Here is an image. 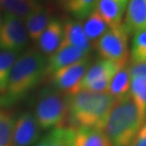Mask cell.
<instances>
[{
	"label": "cell",
	"instance_id": "1",
	"mask_svg": "<svg viewBox=\"0 0 146 146\" xmlns=\"http://www.w3.org/2000/svg\"><path fill=\"white\" fill-rule=\"evenodd\" d=\"M46 58L39 50L29 49L16 58L9 76L7 89L0 95V107L21 102L43 79Z\"/></svg>",
	"mask_w": 146,
	"mask_h": 146
},
{
	"label": "cell",
	"instance_id": "2",
	"mask_svg": "<svg viewBox=\"0 0 146 146\" xmlns=\"http://www.w3.org/2000/svg\"><path fill=\"white\" fill-rule=\"evenodd\" d=\"M67 123L74 129L91 127L103 130L115 99L108 92L79 91L66 95Z\"/></svg>",
	"mask_w": 146,
	"mask_h": 146
},
{
	"label": "cell",
	"instance_id": "3",
	"mask_svg": "<svg viewBox=\"0 0 146 146\" xmlns=\"http://www.w3.org/2000/svg\"><path fill=\"white\" fill-rule=\"evenodd\" d=\"M145 119L129 94L116 99L106 123L103 132L112 146H129Z\"/></svg>",
	"mask_w": 146,
	"mask_h": 146
},
{
	"label": "cell",
	"instance_id": "4",
	"mask_svg": "<svg viewBox=\"0 0 146 146\" xmlns=\"http://www.w3.org/2000/svg\"><path fill=\"white\" fill-rule=\"evenodd\" d=\"M34 116L41 130L63 127L67 122L66 95L53 87L42 90L37 101Z\"/></svg>",
	"mask_w": 146,
	"mask_h": 146
},
{
	"label": "cell",
	"instance_id": "5",
	"mask_svg": "<svg viewBox=\"0 0 146 146\" xmlns=\"http://www.w3.org/2000/svg\"><path fill=\"white\" fill-rule=\"evenodd\" d=\"M128 36L129 34L122 23L118 27H108L94 43V46L104 60L126 64L129 54Z\"/></svg>",
	"mask_w": 146,
	"mask_h": 146
},
{
	"label": "cell",
	"instance_id": "6",
	"mask_svg": "<svg viewBox=\"0 0 146 146\" xmlns=\"http://www.w3.org/2000/svg\"><path fill=\"white\" fill-rule=\"evenodd\" d=\"M126 64L112 60H102L91 65L79 86V91L108 92L111 79L121 68Z\"/></svg>",
	"mask_w": 146,
	"mask_h": 146
},
{
	"label": "cell",
	"instance_id": "7",
	"mask_svg": "<svg viewBox=\"0 0 146 146\" xmlns=\"http://www.w3.org/2000/svg\"><path fill=\"white\" fill-rule=\"evenodd\" d=\"M29 42L25 21L12 14L6 13L2 18L0 29V50L19 53Z\"/></svg>",
	"mask_w": 146,
	"mask_h": 146
},
{
	"label": "cell",
	"instance_id": "8",
	"mask_svg": "<svg viewBox=\"0 0 146 146\" xmlns=\"http://www.w3.org/2000/svg\"><path fill=\"white\" fill-rule=\"evenodd\" d=\"M90 66V58L87 57L78 62L57 71L49 78L53 88L65 95L74 94L79 92L80 83Z\"/></svg>",
	"mask_w": 146,
	"mask_h": 146
},
{
	"label": "cell",
	"instance_id": "9",
	"mask_svg": "<svg viewBox=\"0 0 146 146\" xmlns=\"http://www.w3.org/2000/svg\"><path fill=\"white\" fill-rule=\"evenodd\" d=\"M41 128L31 112H24L15 120L12 146H31L39 141Z\"/></svg>",
	"mask_w": 146,
	"mask_h": 146
},
{
	"label": "cell",
	"instance_id": "10",
	"mask_svg": "<svg viewBox=\"0 0 146 146\" xmlns=\"http://www.w3.org/2000/svg\"><path fill=\"white\" fill-rule=\"evenodd\" d=\"M89 53L77 47H74V46L58 48L54 54L50 55L46 60L44 76H43L42 80H44V78H50V76L57 71L78 62L85 58L89 57Z\"/></svg>",
	"mask_w": 146,
	"mask_h": 146
},
{
	"label": "cell",
	"instance_id": "11",
	"mask_svg": "<svg viewBox=\"0 0 146 146\" xmlns=\"http://www.w3.org/2000/svg\"><path fill=\"white\" fill-rule=\"evenodd\" d=\"M63 24V35L60 47L74 46L87 53L91 52L92 43L84 32L82 23L76 19H67Z\"/></svg>",
	"mask_w": 146,
	"mask_h": 146
},
{
	"label": "cell",
	"instance_id": "12",
	"mask_svg": "<svg viewBox=\"0 0 146 146\" xmlns=\"http://www.w3.org/2000/svg\"><path fill=\"white\" fill-rule=\"evenodd\" d=\"M63 35V24L58 18H52L39 38L38 47L42 55L50 56L60 46Z\"/></svg>",
	"mask_w": 146,
	"mask_h": 146
},
{
	"label": "cell",
	"instance_id": "13",
	"mask_svg": "<svg viewBox=\"0 0 146 146\" xmlns=\"http://www.w3.org/2000/svg\"><path fill=\"white\" fill-rule=\"evenodd\" d=\"M123 25L128 34L146 29V0H128Z\"/></svg>",
	"mask_w": 146,
	"mask_h": 146
},
{
	"label": "cell",
	"instance_id": "14",
	"mask_svg": "<svg viewBox=\"0 0 146 146\" xmlns=\"http://www.w3.org/2000/svg\"><path fill=\"white\" fill-rule=\"evenodd\" d=\"M51 19L50 10L42 7L29 14L25 20V26L27 29L29 40L34 42H38L39 38L44 31Z\"/></svg>",
	"mask_w": 146,
	"mask_h": 146
},
{
	"label": "cell",
	"instance_id": "15",
	"mask_svg": "<svg viewBox=\"0 0 146 146\" xmlns=\"http://www.w3.org/2000/svg\"><path fill=\"white\" fill-rule=\"evenodd\" d=\"M95 11L100 14L108 27H114L123 23L125 8L115 0H98Z\"/></svg>",
	"mask_w": 146,
	"mask_h": 146
},
{
	"label": "cell",
	"instance_id": "16",
	"mask_svg": "<svg viewBox=\"0 0 146 146\" xmlns=\"http://www.w3.org/2000/svg\"><path fill=\"white\" fill-rule=\"evenodd\" d=\"M74 130V146H112L101 129L81 127Z\"/></svg>",
	"mask_w": 146,
	"mask_h": 146
},
{
	"label": "cell",
	"instance_id": "17",
	"mask_svg": "<svg viewBox=\"0 0 146 146\" xmlns=\"http://www.w3.org/2000/svg\"><path fill=\"white\" fill-rule=\"evenodd\" d=\"M74 133L76 130L69 126L54 128L34 146H74Z\"/></svg>",
	"mask_w": 146,
	"mask_h": 146
},
{
	"label": "cell",
	"instance_id": "18",
	"mask_svg": "<svg viewBox=\"0 0 146 146\" xmlns=\"http://www.w3.org/2000/svg\"><path fill=\"white\" fill-rule=\"evenodd\" d=\"M41 8L36 0H0V11L12 14L22 20Z\"/></svg>",
	"mask_w": 146,
	"mask_h": 146
},
{
	"label": "cell",
	"instance_id": "19",
	"mask_svg": "<svg viewBox=\"0 0 146 146\" xmlns=\"http://www.w3.org/2000/svg\"><path fill=\"white\" fill-rule=\"evenodd\" d=\"M97 2L98 0H62L60 8L80 21L95 11Z\"/></svg>",
	"mask_w": 146,
	"mask_h": 146
},
{
	"label": "cell",
	"instance_id": "20",
	"mask_svg": "<svg viewBox=\"0 0 146 146\" xmlns=\"http://www.w3.org/2000/svg\"><path fill=\"white\" fill-rule=\"evenodd\" d=\"M130 84H131V76H130L129 68L125 65L114 74L108 86V94L113 96L115 99L122 98L129 94Z\"/></svg>",
	"mask_w": 146,
	"mask_h": 146
},
{
	"label": "cell",
	"instance_id": "21",
	"mask_svg": "<svg viewBox=\"0 0 146 146\" xmlns=\"http://www.w3.org/2000/svg\"><path fill=\"white\" fill-rule=\"evenodd\" d=\"M82 24L84 32L92 44L101 38V36L108 29V26L96 11H94Z\"/></svg>",
	"mask_w": 146,
	"mask_h": 146
},
{
	"label": "cell",
	"instance_id": "22",
	"mask_svg": "<svg viewBox=\"0 0 146 146\" xmlns=\"http://www.w3.org/2000/svg\"><path fill=\"white\" fill-rule=\"evenodd\" d=\"M128 94L146 121V79L132 77Z\"/></svg>",
	"mask_w": 146,
	"mask_h": 146
},
{
	"label": "cell",
	"instance_id": "23",
	"mask_svg": "<svg viewBox=\"0 0 146 146\" xmlns=\"http://www.w3.org/2000/svg\"><path fill=\"white\" fill-rule=\"evenodd\" d=\"M18 58V53L0 50V95L4 94L11 68Z\"/></svg>",
	"mask_w": 146,
	"mask_h": 146
},
{
	"label": "cell",
	"instance_id": "24",
	"mask_svg": "<svg viewBox=\"0 0 146 146\" xmlns=\"http://www.w3.org/2000/svg\"><path fill=\"white\" fill-rule=\"evenodd\" d=\"M15 120L12 113L0 110V146H12Z\"/></svg>",
	"mask_w": 146,
	"mask_h": 146
},
{
	"label": "cell",
	"instance_id": "25",
	"mask_svg": "<svg viewBox=\"0 0 146 146\" xmlns=\"http://www.w3.org/2000/svg\"><path fill=\"white\" fill-rule=\"evenodd\" d=\"M132 62L146 61V29L134 34L131 43Z\"/></svg>",
	"mask_w": 146,
	"mask_h": 146
},
{
	"label": "cell",
	"instance_id": "26",
	"mask_svg": "<svg viewBox=\"0 0 146 146\" xmlns=\"http://www.w3.org/2000/svg\"><path fill=\"white\" fill-rule=\"evenodd\" d=\"M130 76L132 77H141L146 79V61L143 62H132L128 66Z\"/></svg>",
	"mask_w": 146,
	"mask_h": 146
},
{
	"label": "cell",
	"instance_id": "27",
	"mask_svg": "<svg viewBox=\"0 0 146 146\" xmlns=\"http://www.w3.org/2000/svg\"><path fill=\"white\" fill-rule=\"evenodd\" d=\"M129 146H146V121L139 128Z\"/></svg>",
	"mask_w": 146,
	"mask_h": 146
},
{
	"label": "cell",
	"instance_id": "28",
	"mask_svg": "<svg viewBox=\"0 0 146 146\" xmlns=\"http://www.w3.org/2000/svg\"><path fill=\"white\" fill-rule=\"evenodd\" d=\"M36 2L42 8L50 9L54 6V0H36Z\"/></svg>",
	"mask_w": 146,
	"mask_h": 146
},
{
	"label": "cell",
	"instance_id": "29",
	"mask_svg": "<svg viewBox=\"0 0 146 146\" xmlns=\"http://www.w3.org/2000/svg\"><path fill=\"white\" fill-rule=\"evenodd\" d=\"M115 1H117L118 3H120L121 5L123 6L125 8H126V5H127V2H128V0H115Z\"/></svg>",
	"mask_w": 146,
	"mask_h": 146
},
{
	"label": "cell",
	"instance_id": "30",
	"mask_svg": "<svg viewBox=\"0 0 146 146\" xmlns=\"http://www.w3.org/2000/svg\"><path fill=\"white\" fill-rule=\"evenodd\" d=\"M61 1H62V0H54V6H57V7L60 8Z\"/></svg>",
	"mask_w": 146,
	"mask_h": 146
},
{
	"label": "cell",
	"instance_id": "31",
	"mask_svg": "<svg viewBox=\"0 0 146 146\" xmlns=\"http://www.w3.org/2000/svg\"><path fill=\"white\" fill-rule=\"evenodd\" d=\"M1 26H2V17L0 15V29H1Z\"/></svg>",
	"mask_w": 146,
	"mask_h": 146
}]
</instances>
